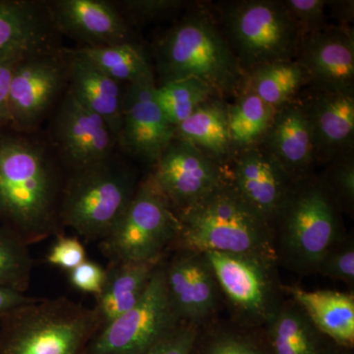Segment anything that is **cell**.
Returning <instances> with one entry per match:
<instances>
[{"mask_svg":"<svg viewBox=\"0 0 354 354\" xmlns=\"http://www.w3.org/2000/svg\"><path fill=\"white\" fill-rule=\"evenodd\" d=\"M299 100L312 136L317 165H329L353 153L354 92H333L307 87ZM299 97V95H298Z\"/></svg>","mask_w":354,"mask_h":354,"instance_id":"18","label":"cell"},{"mask_svg":"<svg viewBox=\"0 0 354 354\" xmlns=\"http://www.w3.org/2000/svg\"><path fill=\"white\" fill-rule=\"evenodd\" d=\"M225 167L228 183L272 225L295 181L262 144L234 150Z\"/></svg>","mask_w":354,"mask_h":354,"instance_id":"14","label":"cell"},{"mask_svg":"<svg viewBox=\"0 0 354 354\" xmlns=\"http://www.w3.org/2000/svg\"><path fill=\"white\" fill-rule=\"evenodd\" d=\"M100 329L94 308L35 298L0 317V354H85Z\"/></svg>","mask_w":354,"mask_h":354,"instance_id":"5","label":"cell"},{"mask_svg":"<svg viewBox=\"0 0 354 354\" xmlns=\"http://www.w3.org/2000/svg\"><path fill=\"white\" fill-rule=\"evenodd\" d=\"M66 82L64 53H37L20 59L14 69L9 93V128L25 133L38 125Z\"/></svg>","mask_w":354,"mask_h":354,"instance_id":"12","label":"cell"},{"mask_svg":"<svg viewBox=\"0 0 354 354\" xmlns=\"http://www.w3.org/2000/svg\"><path fill=\"white\" fill-rule=\"evenodd\" d=\"M157 84H129L123 92L122 120L118 146L130 157L155 165L176 136L155 97Z\"/></svg>","mask_w":354,"mask_h":354,"instance_id":"15","label":"cell"},{"mask_svg":"<svg viewBox=\"0 0 354 354\" xmlns=\"http://www.w3.org/2000/svg\"><path fill=\"white\" fill-rule=\"evenodd\" d=\"M160 84L200 79L221 99L241 93L245 73L215 16L205 10L186 14L153 44Z\"/></svg>","mask_w":354,"mask_h":354,"instance_id":"2","label":"cell"},{"mask_svg":"<svg viewBox=\"0 0 354 354\" xmlns=\"http://www.w3.org/2000/svg\"><path fill=\"white\" fill-rule=\"evenodd\" d=\"M309 84L308 76L297 60L260 65L245 73L241 91L257 95L277 109L297 99Z\"/></svg>","mask_w":354,"mask_h":354,"instance_id":"27","label":"cell"},{"mask_svg":"<svg viewBox=\"0 0 354 354\" xmlns=\"http://www.w3.org/2000/svg\"><path fill=\"white\" fill-rule=\"evenodd\" d=\"M328 2L327 0H285L283 3L304 37L327 27Z\"/></svg>","mask_w":354,"mask_h":354,"instance_id":"35","label":"cell"},{"mask_svg":"<svg viewBox=\"0 0 354 354\" xmlns=\"http://www.w3.org/2000/svg\"><path fill=\"white\" fill-rule=\"evenodd\" d=\"M227 109L234 151L259 144L276 111L248 91H241L234 104H228Z\"/></svg>","mask_w":354,"mask_h":354,"instance_id":"30","label":"cell"},{"mask_svg":"<svg viewBox=\"0 0 354 354\" xmlns=\"http://www.w3.org/2000/svg\"><path fill=\"white\" fill-rule=\"evenodd\" d=\"M53 138L60 156L72 171L113 157L118 146L109 123L69 92L55 116Z\"/></svg>","mask_w":354,"mask_h":354,"instance_id":"16","label":"cell"},{"mask_svg":"<svg viewBox=\"0 0 354 354\" xmlns=\"http://www.w3.org/2000/svg\"><path fill=\"white\" fill-rule=\"evenodd\" d=\"M153 167V180L176 212L192 206L227 181L223 165L176 136Z\"/></svg>","mask_w":354,"mask_h":354,"instance_id":"13","label":"cell"},{"mask_svg":"<svg viewBox=\"0 0 354 354\" xmlns=\"http://www.w3.org/2000/svg\"><path fill=\"white\" fill-rule=\"evenodd\" d=\"M320 177L341 211L351 215L354 209L353 153L330 162Z\"/></svg>","mask_w":354,"mask_h":354,"instance_id":"33","label":"cell"},{"mask_svg":"<svg viewBox=\"0 0 354 354\" xmlns=\"http://www.w3.org/2000/svg\"><path fill=\"white\" fill-rule=\"evenodd\" d=\"M179 228L176 209L150 172L139 181L118 225L102 239V249L111 262L158 263L174 248Z\"/></svg>","mask_w":354,"mask_h":354,"instance_id":"8","label":"cell"},{"mask_svg":"<svg viewBox=\"0 0 354 354\" xmlns=\"http://www.w3.org/2000/svg\"><path fill=\"white\" fill-rule=\"evenodd\" d=\"M62 190L57 165L43 145L0 128V225L28 245L62 234Z\"/></svg>","mask_w":354,"mask_h":354,"instance_id":"1","label":"cell"},{"mask_svg":"<svg viewBox=\"0 0 354 354\" xmlns=\"http://www.w3.org/2000/svg\"><path fill=\"white\" fill-rule=\"evenodd\" d=\"M164 258L165 286L180 322L202 328L215 320L223 298L206 253L174 247Z\"/></svg>","mask_w":354,"mask_h":354,"instance_id":"11","label":"cell"},{"mask_svg":"<svg viewBox=\"0 0 354 354\" xmlns=\"http://www.w3.org/2000/svg\"><path fill=\"white\" fill-rule=\"evenodd\" d=\"M32 267L28 244L12 230L0 225V288L24 293Z\"/></svg>","mask_w":354,"mask_h":354,"instance_id":"32","label":"cell"},{"mask_svg":"<svg viewBox=\"0 0 354 354\" xmlns=\"http://www.w3.org/2000/svg\"><path fill=\"white\" fill-rule=\"evenodd\" d=\"M139 181L136 171L113 156L74 169L62 190V225L102 241L127 211Z\"/></svg>","mask_w":354,"mask_h":354,"instance_id":"6","label":"cell"},{"mask_svg":"<svg viewBox=\"0 0 354 354\" xmlns=\"http://www.w3.org/2000/svg\"><path fill=\"white\" fill-rule=\"evenodd\" d=\"M46 6L25 0H0V58L55 51Z\"/></svg>","mask_w":354,"mask_h":354,"instance_id":"21","label":"cell"},{"mask_svg":"<svg viewBox=\"0 0 354 354\" xmlns=\"http://www.w3.org/2000/svg\"><path fill=\"white\" fill-rule=\"evenodd\" d=\"M216 19L244 73L260 65L297 60L304 36L283 1L228 2L218 8Z\"/></svg>","mask_w":354,"mask_h":354,"instance_id":"7","label":"cell"},{"mask_svg":"<svg viewBox=\"0 0 354 354\" xmlns=\"http://www.w3.org/2000/svg\"><path fill=\"white\" fill-rule=\"evenodd\" d=\"M185 2L181 0H124L122 11L139 22L162 19L180 10Z\"/></svg>","mask_w":354,"mask_h":354,"instance_id":"37","label":"cell"},{"mask_svg":"<svg viewBox=\"0 0 354 354\" xmlns=\"http://www.w3.org/2000/svg\"><path fill=\"white\" fill-rule=\"evenodd\" d=\"M228 104L221 97L203 104L187 120L176 127V137L192 144L225 165L234 152L230 125Z\"/></svg>","mask_w":354,"mask_h":354,"instance_id":"25","label":"cell"},{"mask_svg":"<svg viewBox=\"0 0 354 354\" xmlns=\"http://www.w3.org/2000/svg\"><path fill=\"white\" fill-rule=\"evenodd\" d=\"M57 241L46 255L48 264L72 271L87 260L83 244L77 237L57 235Z\"/></svg>","mask_w":354,"mask_h":354,"instance_id":"38","label":"cell"},{"mask_svg":"<svg viewBox=\"0 0 354 354\" xmlns=\"http://www.w3.org/2000/svg\"><path fill=\"white\" fill-rule=\"evenodd\" d=\"M70 94L102 116L118 139L122 120L124 88L77 50H64Z\"/></svg>","mask_w":354,"mask_h":354,"instance_id":"22","label":"cell"},{"mask_svg":"<svg viewBox=\"0 0 354 354\" xmlns=\"http://www.w3.org/2000/svg\"><path fill=\"white\" fill-rule=\"evenodd\" d=\"M176 213L180 228L174 248L260 254L277 261L271 225L241 199L227 180Z\"/></svg>","mask_w":354,"mask_h":354,"instance_id":"4","label":"cell"},{"mask_svg":"<svg viewBox=\"0 0 354 354\" xmlns=\"http://www.w3.org/2000/svg\"><path fill=\"white\" fill-rule=\"evenodd\" d=\"M23 57H25L0 58V128H7L10 125L9 93L11 80L16 64Z\"/></svg>","mask_w":354,"mask_h":354,"instance_id":"40","label":"cell"},{"mask_svg":"<svg viewBox=\"0 0 354 354\" xmlns=\"http://www.w3.org/2000/svg\"><path fill=\"white\" fill-rule=\"evenodd\" d=\"M179 323L167 295L162 259L141 299L124 315L97 330L85 354H143Z\"/></svg>","mask_w":354,"mask_h":354,"instance_id":"10","label":"cell"},{"mask_svg":"<svg viewBox=\"0 0 354 354\" xmlns=\"http://www.w3.org/2000/svg\"><path fill=\"white\" fill-rule=\"evenodd\" d=\"M283 293L297 302L321 334L346 348H354L353 293L335 290H305L283 285Z\"/></svg>","mask_w":354,"mask_h":354,"instance_id":"23","label":"cell"},{"mask_svg":"<svg viewBox=\"0 0 354 354\" xmlns=\"http://www.w3.org/2000/svg\"><path fill=\"white\" fill-rule=\"evenodd\" d=\"M297 60L308 76L307 87L354 92V32L348 26L328 25L305 35Z\"/></svg>","mask_w":354,"mask_h":354,"instance_id":"17","label":"cell"},{"mask_svg":"<svg viewBox=\"0 0 354 354\" xmlns=\"http://www.w3.org/2000/svg\"><path fill=\"white\" fill-rule=\"evenodd\" d=\"M55 31L84 48L130 43V29L120 9L104 0H55L46 4Z\"/></svg>","mask_w":354,"mask_h":354,"instance_id":"19","label":"cell"},{"mask_svg":"<svg viewBox=\"0 0 354 354\" xmlns=\"http://www.w3.org/2000/svg\"><path fill=\"white\" fill-rule=\"evenodd\" d=\"M205 253L232 318L264 329L286 298L277 261L254 253Z\"/></svg>","mask_w":354,"mask_h":354,"instance_id":"9","label":"cell"},{"mask_svg":"<svg viewBox=\"0 0 354 354\" xmlns=\"http://www.w3.org/2000/svg\"><path fill=\"white\" fill-rule=\"evenodd\" d=\"M191 354H272L264 330L216 318L199 330Z\"/></svg>","mask_w":354,"mask_h":354,"instance_id":"28","label":"cell"},{"mask_svg":"<svg viewBox=\"0 0 354 354\" xmlns=\"http://www.w3.org/2000/svg\"><path fill=\"white\" fill-rule=\"evenodd\" d=\"M201 328L180 322L143 354H191Z\"/></svg>","mask_w":354,"mask_h":354,"instance_id":"36","label":"cell"},{"mask_svg":"<svg viewBox=\"0 0 354 354\" xmlns=\"http://www.w3.org/2000/svg\"><path fill=\"white\" fill-rule=\"evenodd\" d=\"M260 144L279 160L295 183L313 176L317 165L313 136L304 106L297 97L276 109Z\"/></svg>","mask_w":354,"mask_h":354,"instance_id":"20","label":"cell"},{"mask_svg":"<svg viewBox=\"0 0 354 354\" xmlns=\"http://www.w3.org/2000/svg\"><path fill=\"white\" fill-rule=\"evenodd\" d=\"M330 6L335 7L334 12L341 18L342 26L344 21H351L353 18V1H330Z\"/></svg>","mask_w":354,"mask_h":354,"instance_id":"42","label":"cell"},{"mask_svg":"<svg viewBox=\"0 0 354 354\" xmlns=\"http://www.w3.org/2000/svg\"><path fill=\"white\" fill-rule=\"evenodd\" d=\"M155 97L167 120L176 127L205 102L221 97L200 79H178L156 86Z\"/></svg>","mask_w":354,"mask_h":354,"instance_id":"31","label":"cell"},{"mask_svg":"<svg viewBox=\"0 0 354 354\" xmlns=\"http://www.w3.org/2000/svg\"><path fill=\"white\" fill-rule=\"evenodd\" d=\"M263 330L272 354H317L329 341L290 297L283 299Z\"/></svg>","mask_w":354,"mask_h":354,"instance_id":"26","label":"cell"},{"mask_svg":"<svg viewBox=\"0 0 354 354\" xmlns=\"http://www.w3.org/2000/svg\"><path fill=\"white\" fill-rule=\"evenodd\" d=\"M160 262H111L104 286L95 297L94 310L101 329L137 304Z\"/></svg>","mask_w":354,"mask_h":354,"instance_id":"24","label":"cell"},{"mask_svg":"<svg viewBox=\"0 0 354 354\" xmlns=\"http://www.w3.org/2000/svg\"><path fill=\"white\" fill-rule=\"evenodd\" d=\"M106 277V269L88 260L69 272V281L74 288L83 292L93 293L95 297L101 292Z\"/></svg>","mask_w":354,"mask_h":354,"instance_id":"39","label":"cell"},{"mask_svg":"<svg viewBox=\"0 0 354 354\" xmlns=\"http://www.w3.org/2000/svg\"><path fill=\"white\" fill-rule=\"evenodd\" d=\"M317 354H354V351L353 348L339 346L329 339Z\"/></svg>","mask_w":354,"mask_h":354,"instance_id":"43","label":"cell"},{"mask_svg":"<svg viewBox=\"0 0 354 354\" xmlns=\"http://www.w3.org/2000/svg\"><path fill=\"white\" fill-rule=\"evenodd\" d=\"M316 274L348 286L354 283V239L353 234H346L334 244L317 267Z\"/></svg>","mask_w":354,"mask_h":354,"instance_id":"34","label":"cell"},{"mask_svg":"<svg viewBox=\"0 0 354 354\" xmlns=\"http://www.w3.org/2000/svg\"><path fill=\"white\" fill-rule=\"evenodd\" d=\"M278 266L316 274L325 253L346 235L342 211L320 176L297 181L272 225Z\"/></svg>","mask_w":354,"mask_h":354,"instance_id":"3","label":"cell"},{"mask_svg":"<svg viewBox=\"0 0 354 354\" xmlns=\"http://www.w3.org/2000/svg\"><path fill=\"white\" fill-rule=\"evenodd\" d=\"M77 50L116 82L127 85L156 83L150 60L143 50L132 41L99 48L83 46Z\"/></svg>","mask_w":354,"mask_h":354,"instance_id":"29","label":"cell"},{"mask_svg":"<svg viewBox=\"0 0 354 354\" xmlns=\"http://www.w3.org/2000/svg\"><path fill=\"white\" fill-rule=\"evenodd\" d=\"M34 297H26L24 293L0 288V317L21 305L29 304Z\"/></svg>","mask_w":354,"mask_h":354,"instance_id":"41","label":"cell"}]
</instances>
